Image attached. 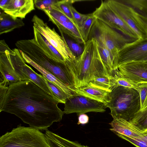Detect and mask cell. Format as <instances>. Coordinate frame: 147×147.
<instances>
[{
  "instance_id": "cell-1",
  "label": "cell",
  "mask_w": 147,
  "mask_h": 147,
  "mask_svg": "<svg viewBox=\"0 0 147 147\" xmlns=\"http://www.w3.org/2000/svg\"><path fill=\"white\" fill-rule=\"evenodd\" d=\"M0 83V112L14 114L30 127L46 130L63 115L58 101L30 80Z\"/></svg>"
},
{
  "instance_id": "cell-2",
  "label": "cell",
  "mask_w": 147,
  "mask_h": 147,
  "mask_svg": "<svg viewBox=\"0 0 147 147\" xmlns=\"http://www.w3.org/2000/svg\"><path fill=\"white\" fill-rule=\"evenodd\" d=\"M72 76L74 87L87 86L93 80L111 76L101 59L96 40L92 38L84 44L83 53L73 60L65 61Z\"/></svg>"
},
{
  "instance_id": "cell-3",
  "label": "cell",
  "mask_w": 147,
  "mask_h": 147,
  "mask_svg": "<svg viewBox=\"0 0 147 147\" xmlns=\"http://www.w3.org/2000/svg\"><path fill=\"white\" fill-rule=\"evenodd\" d=\"M17 49L32 60L51 74L69 87H74L73 79L65 63L51 58L38 45L34 39L21 40L16 42Z\"/></svg>"
},
{
  "instance_id": "cell-4",
  "label": "cell",
  "mask_w": 147,
  "mask_h": 147,
  "mask_svg": "<svg viewBox=\"0 0 147 147\" xmlns=\"http://www.w3.org/2000/svg\"><path fill=\"white\" fill-rule=\"evenodd\" d=\"M113 119L129 121L140 108V95L136 90L119 86L109 92L106 104Z\"/></svg>"
},
{
  "instance_id": "cell-5",
  "label": "cell",
  "mask_w": 147,
  "mask_h": 147,
  "mask_svg": "<svg viewBox=\"0 0 147 147\" xmlns=\"http://www.w3.org/2000/svg\"><path fill=\"white\" fill-rule=\"evenodd\" d=\"M0 147H50L45 134L21 124L0 137Z\"/></svg>"
},
{
  "instance_id": "cell-6",
  "label": "cell",
  "mask_w": 147,
  "mask_h": 147,
  "mask_svg": "<svg viewBox=\"0 0 147 147\" xmlns=\"http://www.w3.org/2000/svg\"><path fill=\"white\" fill-rule=\"evenodd\" d=\"M92 38L105 45L115 57V61L120 50L137 40L125 35L97 19L91 28L88 40Z\"/></svg>"
},
{
  "instance_id": "cell-7",
  "label": "cell",
  "mask_w": 147,
  "mask_h": 147,
  "mask_svg": "<svg viewBox=\"0 0 147 147\" xmlns=\"http://www.w3.org/2000/svg\"><path fill=\"white\" fill-rule=\"evenodd\" d=\"M11 62L15 72L20 81L30 80L47 93L52 95L45 77L35 72L25 63L19 50L15 48L10 52Z\"/></svg>"
},
{
  "instance_id": "cell-8",
  "label": "cell",
  "mask_w": 147,
  "mask_h": 147,
  "mask_svg": "<svg viewBox=\"0 0 147 147\" xmlns=\"http://www.w3.org/2000/svg\"><path fill=\"white\" fill-rule=\"evenodd\" d=\"M32 21L34 26L57 50L65 60H73L76 57L69 49L64 39L55 31L51 29L36 15L33 16Z\"/></svg>"
},
{
  "instance_id": "cell-9",
  "label": "cell",
  "mask_w": 147,
  "mask_h": 147,
  "mask_svg": "<svg viewBox=\"0 0 147 147\" xmlns=\"http://www.w3.org/2000/svg\"><path fill=\"white\" fill-rule=\"evenodd\" d=\"M106 105L85 96L74 94L69 96L64 104V114L73 113L78 115L89 112H105Z\"/></svg>"
},
{
  "instance_id": "cell-10",
  "label": "cell",
  "mask_w": 147,
  "mask_h": 147,
  "mask_svg": "<svg viewBox=\"0 0 147 147\" xmlns=\"http://www.w3.org/2000/svg\"><path fill=\"white\" fill-rule=\"evenodd\" d=\"M92 13L96 19L111 28L130 37L139 39L136 33L113 11L106 1H102L100 6Z\"/></svg>"
},
{
  "instance_id": "cell-11",
  "label": "cell",
  "mask_w": 147,
  "mask_h": 147,
  "mask_svg": "<svg viewBox=\"0 0 147 147\" xmlns=\"http://www.w3.org/2000/svg\"><path fill=\"white\" fill-rule=\"evenodd\" d=\"M147 57V38L138 39L120 50L116 57V68L121 65L133 62H141Z\"/></svg>"
},
{
  "instance_id": "cell-12",
  "label": "cell",
  "mask_w": 147,
  "mask_h": 147,
  "mask_svg": "<svg viewBox=\"0 0 147 147\" xmlns=\"http://www.w3.org/2000/svg\"><path fill=\"white\" fill-rule=\"evenodd\" d=\"M106 1L113 11L136 33L139 39L147 38V32L135 18L131 7L121 0Z\"/></svg>"
},
{
  "instance_id": "cell-13",
  "label": "cell",
  "mask_w": 147,
  "mask_h": 147,
  "mask_svg": "<svg viewBox=\"0 0 147 147\" xmlns=\"http://www.w3.org/2000/svg\"><path fill=\"white\" fill-rule=\"evenodd\" d=\"M11 49L4 40L0 41V71L3 80L0 82L8 83L20 81L13 69L10 57Z\"/></svg>"
},
{
  "instance_id": "cell-14",
  "label": "cell",
  "mask_w": 147,
  "mask_h": 147,
  "mask_svg": "<svg viewBox=\"0 0 147 147\" xmlns=\"http://www.w3.org/2000/svg\"><path fill=\"white\" fill-rule=\"evenodd\" d=\"M118 68L122 74L137 84L147 82V63L131 62L119 66Z\"/></svg>"
},
{
  "instance_id": "cell-15",
  "label": "cell",
  "mask_w": 147,
  "mask_h": 147,
  "mask_svg": "<svg viewBox=\"0 0 147 147\" xmlns=\"http://www.w3.org/2000/svg\"><path fill=\"white\" fill-rule=\"evenodd\" d=\"M109 129L118 136L123 135L136 138H141L146 134L129 121L122 119H113L109 123Z\"/></svg>"
},
{
  "instance_id": "cell-16",
  "label": "cell",
  "mask_w": 147,
  "mask_h": 147,
  "mask_svg": "<svg viewBox=\"0 0 147 147\" xmlns=\"http://www.w3.org/2000/svg\"><path fill=\"white\" fill-rule=\"evenodd\" d=\"M34 5L33 0H9L3 11L14 18L22 19L35 9Z\"/></svg>"
},
{
  "instance_id": "cell-17",
  "label": "cell",
  "mask_w": 147,
  "mask_h": 147,
  "mask_svg": "<svg viewBox=\"0 0 147 147\" xmlns=\"http://www.w3.org/2000/svg\"><path fill=\"white\" fill-rule=\"evenodd\" d=\"M34 38L38 45L52 59L59 62L65 63V61L47 39L33 26Z\"/></svg>"
},
{
  "instance_id": "cell-18",
  "label": "cell",
  "mask_w": 147,
  "mask_h": 147,
  "mask_svg": "<svg viewBox=\"0 0 147 147\" xmlns=\"http://www.w3.org/2000/svg\"><path fill=\"white\" fill-rule=\"evenodd\" d=\"M74 94L82 95L107 104L109 92L90 86L80 88L69 87Z\"/></svg>"
},
{
  "instance_id": "cell-19",
  "label": "cell",
  "mask_w": 147,
  "mask_h": 147,
  "mask_svg": "<svg viewBox=\"0 0 147 147\" xmlns=\"http://www.w3.org/2000/svg\"><path fill=\"white\" fill-rule=\"evenodd\" d=\"M49 20L52 22L58 28L60 33L66 35L78 43L84 44L85 43L81 34L80 29L72 21L59 22L50 17Z\"/></svg>"
},
{
  "instance_id": "cell-20",
  "label": "cell",
  "mask_w": 147,
  "mask_h": 147,
  "mask_svg": "<svg viewBox=\"0 0 147 147\" xmlns=\"http://www.w3.org/2000/svg\"><path fill=\"white\" fill-rule=\"evenodd\" d=\"M19 50L25 62L36 69L46 79L63 90L68 94L69 96L74 94V93L71 90L68 86L62 83L52 74L33 61L22 51Z\"/></svg>"
},
{
  "instance_id": "cell-21",
  "label": "cell",
  "mask_w": 147,
  "mask_h": 147,
  "mask_svg": "<svg viewBox=\"0 0 147 147\" xmlns=\"http://www.w3.org/2000/svg\"><path fill=\"white\" fill-rule=\"evenodd\" d=\"M24 25L21 19L15 18L3 11L0 14V34L8 33Z\"/></svg>"
},
{
  "instance_id": "cell-22",
  "label": "cell",
  "mask_w": 147,
  "mask_h": 147,
  "mask_svg": "<svg viewBox=\"0 0 147 147\" xmlns=\"http://www.w3.org/2000/svg\"><path fill=\"white\" fill-rule=\"evenodd\" d=\"M45 134L50 147H89L63 138L48 129Z\"/></svg>"
},
{
  "instance_id": "cell-23",
  "label": "cell",
  "mask_w": 147,
  "mask_h": 147,
  "mask_svg": "<svg viewBox=\"0 0 147 147\" xmlns=\"http://www.w3.org/2000/svg\"><path fill=\"white\" fill-rule=\"evenodd\" d=\"M102 60L109 75L113 76L115 68V59L109 50L103 45L96 41Z\"/></svg>"
},
{
  "instance_id": "cell-24",
  "label": "cell",
  "mask_w": 147,
  "mask_h": 147,
  "mask_svg": "<svg viewBox=\"0 0 147 147\" xmlns=\"http://www.w3.org/2000/svg\"><path fill=\"white\" fill-rule=\"evenodd\" d=\"M88 86L110 92L115 87L114 79L113 76L109 77L97 78L91 81Z\"/></svg>"
},
{
  "instance_id": "cell-25",
  "label": "cell",
  "mask_w": 147,
  "mask_h": 147,
  "mask_svg": "<svg viewBox=\"0 0 147 147\" xmlns=\"http://www.w3.org/2000/svg\"><path fill=\"white\" fill-rule=\"evenodd\" d=\"M113 76L115 80V87L121 86L132 88L138 91V84L122 74L118 68L114 71Z\"/></svg>"
},
{
  "instance_id": "cell-26",
  "label": "cell",
  "mask_w": 147,
  "mask_h": 147,
  "mask_svg": "<svg viewBox=\"0 0 147 147\" xmlns=\"http://www.w3.org/2000/svg\"><path fill=\"white\" fill-rule=\"evenodd\" d=\"M129 121L143 132H147V107L139 111Z\"/></svg>"
},
{
  "instance_id": "cell-27",
  "label": "cell",
  "mask_w": 147,
  "mask_h": 147,
  "mask_svg": "<svg viewBox=\"0 0 147 147\" xmlns=\"http://www.w3.org/2000/svg\"><path fill=\"white\" fill-rule=\"evenodd\" d=\"M121 1L131 7L136 12L147 17V0H123Z\"/></svg>"
},
{
  "instance_id": "cell-28",
  "label": "cell",
  "mask_w": 147,
  "mask_h": 147,
  "mask_svg": "<svg viewBox=\"0 0 147 147\" xmlns=\"http://www.w3.org/2000/svg\"><path fill=\"white\" fill-rule=\"evenodd\" d=\"M96 19L92 13L88 14L80 29L82 37L85 42L88 40L91 30Z\"/></svg>"
},
{
  "instance_id": "cell-29",
  "label": "cell",
  "mask_w": 147,
  "mask_h": 147,
  "mask_svg": "<svg viewBox=\"0 0 147 147\" xmlns=\"http://www.w3.org/2000/svg\"><path fill=\"white\" fill-rule=\"evenodd\" d=\"M45 79L47 85L51 90L52 96L58 101L59 103L64 104L66 99L69 97L68 94L45 77Z\"/></svg>"
},
{
  "instance_id": "cell-30",
  "label": "cell",
  "mask_w": 147,
  "mask_h": 147,
  "mask_svg": "<svg viewBox=\"0 0 147 147\" xmlns=\"http://www.w3.org/2000/svg\"><path fill=\"white\" fill-rule=\"evenodd\" d=\"M61 33L70 51L76 57H78L81 55L84 51V46L82 47L81 45V44L76 42L66 35L62 33Z\"/></svg>"
},
{
  "instance_id": "cell-31",
  "label": "cell",
  "mask_w": 147,
  "mask_h": 147,
  "mask_svg": "<svg viewBox=\"0 0 147 147\" xmlns=\"http://www.w3.org/2000/svg\"><path fill=\"white\" fill-rule=\"evenodd\" d=\"M74 1L70 0L58 1L55 4V5L74 23L71 8Z\"/></svg>"
},
{
  "instance_id": "cell-32",
  "label": "cell",
  "mask_w": 147,
  "mask_h": 147,
  "mask_svg": "<svg viewBox=\"0 0 147 147\" xmlns=\"http://www.w3.org/2000/svg\"><path fill=\"white\" fill-rule=\"evenodd\" d=\"M140 98V108L142 111L147 107V82H142L137 84Z\"/></svg>"
},
{
  "instance_id": "cell-33",
  "label": "cell",
  "mask_w": 147,
  "mask_h": 147,
  "mask_svg": "<svg viewBox=\"0 0 147 147\" xmlns=\"http://www.w3.org/2000/svg\"><path fill=\"white\" fill-rule=\"evenodd\" d=\"M118 136L128 141L136 147H147V132L144 136L141 138H133L123 135Z\"/></svg>"
},
{
  "instance_id": "cell-34",
  "label": "cell",
  "mask_w": 147,
  "mask_h": 147,
  "mask_svg": "<svg viewBox=\"0 0 147 147\" xmlns=\"http://www.w3.org/2000/svg\"><path fill=\"white\" fill-rule=\"evenodd\" d=\"M71 9L74 23L80 29L88 14H84L79 13L73 6L71 7Z\"/></svg>"
},
{
  "instance_id": "cell-35",
  "label": "cell",
  "mask_w": 147,
  "mask_h": 147,
  "mask_svg": "<svg viewBox=\"0 0 147 147\" xmlns=\"http://www.w3.org/2000/svg\"><path fill=\"white\" fill-rule=\"evenodd\" d=\"M57 0H34V5L38 9L44 11L48 10L55 5L58 1Z\"/></svg>"
},
{
  "instance_id": "cell-36",
  "label": "cell",
  "mask_w": 147,
  "mask_h": 147,
  "mask_svg": "<svg viewBox=\"0 0 147 147\" xmlns=\"http://www.w3.org/2000/svg\"><path fill=\"white\" fill-rule=\"evenodd\" d=\"M133 10L135 18L147 33V17L139 14Z\"/></svg>"
},
{
  "instance_id": "cell-37",
  "label": "cell",
  "mask_w": 147,
  "mask_h": 147,
  "mask_svg": "<svg viewBox=\"0 0 147 147\" xmlns=\"http://www.w3.org/2000/svg\"><path fill=\"white\" fill-rule=\"evenodd\" d=\"M89 118L88 116L85 113L81 114L79 115L78 117V121L77 124H85L89 122Z\"/></svg>"
},
{
  "instance_id": "cell-38",
  "label": "cell",
  "mask_w": 147,
  "mask_h": 147,
  "mask_svg": "<svg viewBox=\"0 0 147 147\" xmlns=\"http://www.w3.org/2000/svg\"><path fill=\"white\" fill-rule=\"evenodd\" d=\"M9 0H0V7L1 9L3 11L7 5Z\"/></svg>"
},
{
  "instance_id": "cell-39",
  "label": "cell",
  "mask_w": 147,
  "mask_h": 147,
  "mask_svg": "<svg viewBox=\"0 0 147 147\" xmlns=\"http://www.w3.org/2000/svg\"><path fill=\"white\" fill-rule=\"evenodd\" d=\"M141 62L147 63V57L144 58Z\"/></svg>"
}]
</instances>
